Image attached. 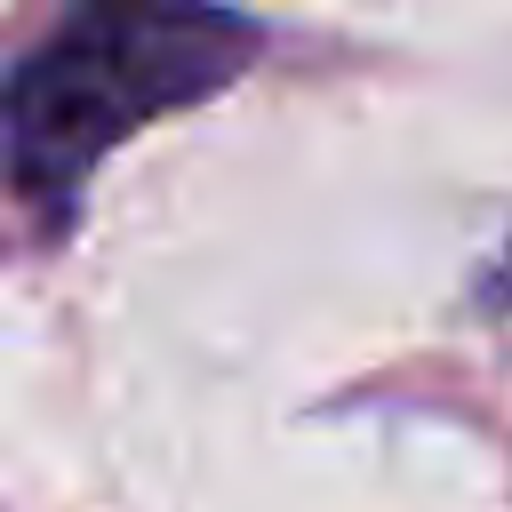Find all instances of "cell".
Instances as JSON below:
<instances>
[{"label":"cell","mask_w":512,"mask_h":512,"mask_svg":"<svg viewBox=\"0 0 512 512\" xmlns=\"http://www.w3.org/2000/svg\"><path fill=\"white\" fill-rule=\"evenodd\" d=\"M256 24L224 0H80L0 88V160L32 200H72L136 128L240 80Z\"/></svg>","instance_id":"1"},{"label":"cell","mask_w":512,"mask_h":512,"mask_svg":"<svg viewBox=\"0 0 512 512\" xmlns=\"http://www.w3.org/2000/svg\"><path fill=\"white\" fill-rule=\"evenodd\" d=\"M496 296L512 304V248H504V264H496Z\"/></svg>","instance_id":"2"}]
</instances>
